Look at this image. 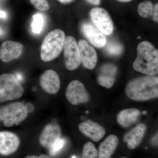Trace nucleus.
<instances>
[{"mask_svg": "<svg viewBox=\"0 0 158 158\" xmlns=\"http://www.w3.org/2000/svg\"><path fill=\"white\" fill-rule=\"evenodd\" d=\"M151 143L154 146H157L158 145V134H156L151 140Z\"/></svg>", "mask_w": 158, "mask_h": 158, "instance_id": "cd10ccee", "label": "nucleus"}, {"mask_svg": "<svg viewBox=\"0 0 158 158\" xmlns=\"http://www.w3.org/2000/svg\"><path fill=\"white\" fill-rule=\"evenodd\" d=\"M81 158H98L97 150L92 142L89 141L84 145Z\"/></svg>", "mask_w": 158, "mask_h": 158, "instance_id": "5701e85b", "label": "nucleus"}, {"mask_svg": "<svg viewBox=\"0 0 158 158\" xmlns=\"http://www.w3.org/2000/svg\"><path fill=\"white\" fill-rule=\"evenodd\" d=\"M147 131L144 123H139L127 132L123 136V140L130 149H135L141 144Z\"/></svg>", "mask_w": 158, "mask_h": 158, "instance_id": "dca6fc26", "label": "nucleus"}, {"mask_svg": "<svg viewBox=\"0 0 158 158\" xmlns=\"http://www.w3.org/2000/svg\"><path fill=\"white\" fill-rule=\"evenodd\" d=\"M24 90L14 75L4 73L0 75V102L20 98Z\"/></svg>", "mask_w": 158, "mask_h": 158, "instance_id": "39448f33", "label": "nucleus"}, {"mask_svg": "<svg viewBox=\"0 0 158 158\" xmlns=\"http://www.w3.org/2000/svg\"><path fill=\"white\" fill-rule=\"evenodd\" d=\"M118 144V137L110 135L99 146L98 158H111L115 153Z\"/></svg>", "mask_w": 158, "mask_h": 158, "instance_id": "6ab92c4d", "label": "nucleus"}, {"mask_svg": "<svg viewBox=\"0 0 158 158\" xmlns=\"http://www.w3.org/2000/svg\"><path fill=\"white\" fill-rule=\"evenodd\" d=\"M88 3L94 5V6H99L101 4V0H86Z\"/></svg>", "mask_w": 158, "mask_h": 158, "instance_id": "c85d7f7f", "label": "nucleus"}, {"mask_svg": "<svg viewBox=\"0 0 158 158\" xmlns=\"http://www.w3.org/2000/svg\"><path fill=\"white\" fill-rule=\"evenodd\" d=\"M25 158H51V157L49 156L43 154L39 156L34 155L28 156Z\"/></svg>", "mask_w": 158, "mask_h": 158, "instance_id": "bb28decb", "label": "nucleus"}, {"mask_svg": "<svg viewBox=\"0 0 158 158\" xmlns=\"http://www.w3.org/2000/svg\"><path fill=\"white\" fill-rule=\"evenodd\" d=\"M141 37H138V39H141Z\"/></svg>", "mask_w": 158, "mask_h": 158, "instance_id": "f704fd0d", "label": "nucleus"}, {"mask_svg": "<svg viewBox=\"0 0 158 158\" xmlns=\"http://www.w3.org/2000/svg\"><path fill=\"white\" fill-rule=\"evenodd\" d=\"M31 2L35 8L40 11H45L49 9V5L47 0H31Z\"/></svg>", "mask_w": 158, "mask_h": 158, "instance_id": "393cba45", "label": "nucleus"}, {"mask_svg": "<svg viewBox=\"0 0 158 158\" xmlns=\"http://www.w3.org/2000/svg\"><path fill=\"white\" fill-rule=\"evenodd\" d=\"M78 45L81 55V61L83 65L88 69H94L98 62L96 51L84 40H79Z\"/></svg>", "mask_w": 158, "mask_h": 158, "instance_id": "ddd939ff", "label": "nucleus"}, {"mask_svg": "<svg viewBox=\"0 0 158 158\" xmlns=\"http://www.w3.org/2000/svg\"><path fill=\"white\" fill-rule=\"evenodd\" d=\"M23 45L20 43L7 40L0 47V59L9 62L18 58L22 53Z\"/></svg>", "mask_w": 158, "mask_h": 158, "instance_id": "4468645a", "label": "nucleus"}, {"mask_svg": "<svg viewBox=\"0 0 158 158\" xmlns=\"http://www.w3.org/2000/svg\"><path fill=\"white\" fill-rule=\"evenodd\" d=\"M64 144H65V141L62 138L57 140L49 148L50 155L52 156L56 155L57 153L59 152L62 149V148L64 146Z\"/></svg>", "mask_w": 158, "mask_h": 158, "instance_id": "b1692460", "label": "nucleus"}, {"mask_svg": "<svg viewBox=\"0 0 158 158\" xmlns=\"http://www.w3.org/2000/svg\"><path fill=\"white\" fill-rule=\"evenodd\" d=\"M7 17V13L5 11L0 10V18L6 19Z\"/></svg>", "mask_w": 158, "mask_h": 158, "instance_id": "c756f323", "label": "nucleus"}, {"mask_svg": "<svg viewBox=\"0 0 158 158\" xmlns=\"http://www.w3.org/2000/svg\"><path fill=\"white\" fill-rule=\"evenodd\" d=\"M126 158V157H121V158Z\"/></svg>", "mask_w": 158, "mask_h": 158, "instance_id": "c9c22d12", "label": "nucleus"}, {"mask_svg": "<svg viewBox=\"0 0 158 158\" xmlns=\"http://www.w3.org/2000/svg\"><path fill=\"white\" fill-rule=\"evenodd\" d=\"M90 14L92 22L101 32L105 35L112 34L114 30L113 23L106 9L95 7L90 10Z\"/></svg>", "mask_w": 158, "mask_h": 158, "instance_id": "6e6552de", "label": "nucleus"}, {"mask_svg": "<svg viewBox=\"0 0 158 158\" xmlns=\"http://www.w3.org/2000/svg\"><path fill=\"white\" fill-rule=\"evenodd\" d=\"M62 131L56 123H48L44 127L39 136L40 145L49 149L57 140L61 138Z\"/></svg>", "mask_w": 158, "mask_h": 158, "instance_id": "9d476101", "label": "nucleus"}, {"mask_svg": "<svg viewBox=\"0 0 158 158\" xmlns=\"http://www.w3.org/2000/svg\"><path fill=\"white\" fill-rule=\"evenodd\" d=\"M40 84L46 92L56 94L60 89L61 81L59 74L55 70L45 71L40 78Z\"/></svg>", "mask_w": 158, "mask_h": 158, "instance_id": "9b49d317", "label": "nucleus"}, {"mask_svg": "<svg viewBox=\"0 0 158 158\" xmlns=\"http://www.w3.org/2000/svg\"><path fill=\"white\" fill-rule=\"evenodd\" d=\"M63 49L66 68L70 71L75 70L81 61L78 45L74 37L69 36L65 38Z\"/></svg>", "mask_w": 158, "mask_h": 158, "instance_id": "423d86ee", "label": "nucleus"}, {"mask_svg": "<svg viewBox=\"0 0 158 158\" xmlns=\"http://www.w3.org/2000/svg\"><path fill=\"white\" fill-rule=\"evenodd\" d=\"M138 14L143 18H151L154 12V6L153 3L149 1H143L138 5Z\"/></svg>", "mask_w": 158, "mask_h": 158, "instance_id": "aec40b11", "label": "nucleus"}, {"mask_svg": "<svg viewBox=\"0 0 158 158\" xmlns=\"http://www.w3.org/2000/svg\"><path fill=\"white\" fill-rule=\"evenodd\" d=\"M58 1L63 3H68L72 2L73 0H58Z\"/></svg>", "mask_w": 158, "mask_h": 158, "instance_id": "7c9ffc66", "label": "nucleus"}, {"mask_svg": "<svg viewBox=\"0 0 158 158\" xmlns=\"http://www.w3.org/2000/svg\"><path fill=\"white\" fill-rule=\"evenodd\" d=\"M65 97L73 105L88 102L90 96L85 85L78 80H74L69 84L65 92Z\"/></svg>", "mask_w": 158, "mask_h": 158, "instance_id": "0eeeda50", "label": "nucleus"}, {"mask_svg": "<svg viewBox=\"0 0 158 158\" xmlns=\"http://www.w3.org/2000/svg\"><path fill=\"white\" fill-rule=\"evenodd\" d=\"M78 127L80 131L85 137L90 138L94 142L100 141L106 133V130L102 126L90 119L80 123Z\"/></svg>", "mask_w": 158, "mask_h": 158, "instance_id": "f8f14e48", "label": "nucleus"}, {"mask_svg": "<svg viewBox=\"0 0 158 158\" xmlns=\"http://www.w3.org/2000/svg\"><path fill=\"white\" fill-rule=\"evenodd\" d=\"M137 58L133 67L135 70L147 76L158 73V51L150 42L140 43L137 47Z\"/></svg>", "mask_w": 158, "mask_h": 158, "instance_id": "f03ea898", "label": "nucleus"}, {"mask_svg": "<svg viewBox=\"0 0 158 158\" xmlns=\"http://www.w3.org/2000/svg\"><path fill=\"white\" fill-rule=\"evenodd\" d=\"M152 19L155 22L158 23V4H156L154 6V12Z\"/></svg>", "mask_w": 158, "mask_h": 158, "instance_id": "a878e982", "label": "nucleus"}, {"mask_svg": "<svg viewBox=\"0 0 158 158\" xmlns=\"http://www.w3.org/2000/svg\"><path fill=\"white\" fill-rule=\"evenodd\" d=\"M72 158H76V156H73L72 157Z\"/></svg>", "mask_w": 158, "mask_h": 158, "instance_id": "72a5a7b5", "label": "nucleus"}, {"mask_svg": "<svg viewBox=\"0 0 158 158\" xmlns=\"http://www.w3.org/2000/svg\"><path fill=\"white\" fill-rule=\"evenodd\" d=\"M128 97L135 101H145L157 98L158 77L145 76L133 79L125 88Z\"/></svg>", "mask_w": 158, "mask_h": 158, "instance_id": "f257e3e1", "label": "nucleus"}, {"mask_svg": "<svg viewBox=\"0 0 158 158\" xmlns=\"http://www.w3.org/2000/svg\"><path fill=\"white\" fill-rule=\"evenodd\" d=\"M141 112L135 108H129L122 110L118 113L116 118L117 123L123 128L129 127L139 120Z\"/></svg>", "mask_w": 158, "mask_h": 158, "instance_id": "a211bd4d", "label": "nucleus"}, {"mask_svg": "<svg viewBox=\"0 0 158 158\" xmlns=\"http://www.w3.org/2000/svg\"><path fill=\"white\" fill-rule=\"evenodd\" d=\"M117 72V68L113 64L103 65L97 78L98 84L107 88H112L115 83Z\"/></svg>", "mask_w": 158, "mask_h": 158, "instance_id": "f3484780", "label": "nucleus"}, {"mask_svg": "<svg viewBox=\"0 0 158 158\" xmlns=\"http://www.w3.org/2000/svg\"><path fill=\"white\" fill-rule=\"evenodd\" d=\"M104 46L105 50L107 53L112 56H119L123 50V47L121 43L115 40L106 42Z\"/></svg>", "mask_w": 158, "mask_h": 158, "instance_id": "4be33fe9", "label": "nucleus"}, {"mask_svg": "<svg viewBox=\"0 0 158 158\" xmlns=\"http://www.w3.org/2000/svg\"><path fill=\"white\" fill-rule=\"evenodd\" d=\"M45 23V18L42 13H37L34 14L33 16V21L31 25L33 33L40 34L44 27Z\"/></svg>", "mask_w": 158, "mask_h": 158, "instance_id": "412c9836", "label": "nucleus"}, {"mask_svg": "<svg viewBox=\"0 0 158 158\" xmlns=\"http://www.w3.org/2000/svg\"><path fill=\"white\" fill-rule=\"evenodd\" d=\"M81 29L85 37L94 46L98 48L104 47L107 42L106 36L95 26L85 23L82 24Z\"/></svg>", "mask_w": 158, "mask_h": 158, "instance_id": "2eb2a0df", "label": "nucleus"}, {"mask_svg": "<svg viewBox=\"0 0 158 158\" xmlns=\"http://www.w3.org/2000/svg\"><path fill=\"white\" fill-rule=\"evenodd\" d=\"M20 144L19 137L8 131H0V154L9 156L18 149Z\"/></svg>", "mask_w": 158, "mask_h": 158, "instance_id": "1a4fd4ad", "label": "nucleus"}, {"mask_svg": "<svg viewBox=\"0 0 158 158\" xmlns=\"http://www.w3.org/2000/svg\"><path fill=\"white\" fill-rule=\"evenodd\" d=\"M3 33V31L2 30V29L1 28V27H0V36H1V35H2Z\"/></svg>", "mask_w": 158, "mask_h": 158, "instance_id": "473e14b6", "label": "nucleus"}, {"mask_svg": "<svg viewBox=\"0 0 158 158\" xmlns=\"http://www.w3.org/2000/svg\"><path fill=\"white\" fill-rule=\"evenodd\" d=\"M65 33L56 29L48 33L43 41L40 49V58L44 62L52 61L59 56L64 47Z\"/></svg>", "mask_w": 158, "mask_h": 158, "instance_id": "7ed1b4c3", "label": "nucleus"}, {"mask_svg": "<svg viewBox=\"0 0 158 158\" xmlns=\"http://www.w3.org/2000/svg\"><path fill=\"white\" fill-rule=\"evenodd\" d=\"M118 2H131L132 0H117Z\"/></svg>", "mask_w": 158, "mask_h": 158, "instance_id": "2f4dec72", "label": "nucleus"}, {"mask_svg": "<svg viewBox=\"0 0 158 158\" xmlns=\"http://www.w3.org/2000/svg\"><path fill=\"white\" fill-rule=\"evenodd\" d=\"M28 113L26 105L23 103H11L0 107V121L6 127L18 125L27 118Z\"/></svg>", "mask_w": 158, "mask_h": 158, "instance_id": "20e7f679", "label": "nucleus"}]
</instances>
